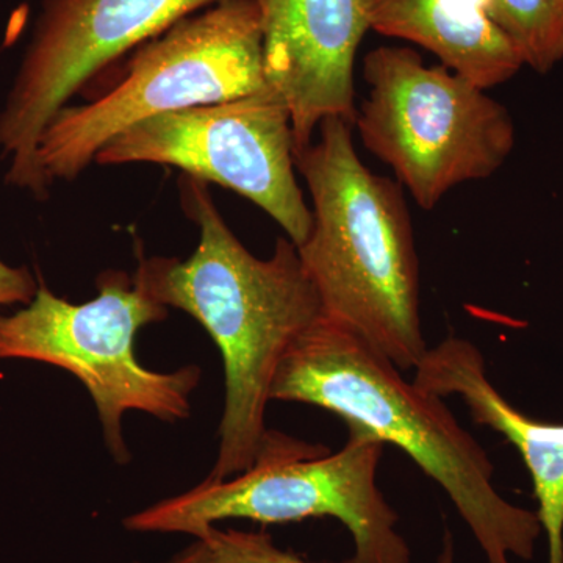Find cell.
Instances as JSON below:
<instances>
[{"label": "cell", "mask_w": 563, "mask_h": 563, "mask_svg": "<svg viewBox=\"0 0 563 563\" xmlns=\"http://www.w3.org/2000/svg\"><path fill=\"white\" fill-rule=\"evenodd\" d=\"M98 285L99 295L84 303H70L40 285L27 307L0 314V358L49 363L74 374L90 391L110 454L128 463L122 417L131 410L168 422L190 417L201 368H144L135 355L136 335L165 320L168 307L125 273H103Z\"/></svg>", "instance_id": "cell-6"}, {"label": "cell", "mask_w": 563, "mask_h": 563, "mask_svg": "<svg viewBox=\"0 0 563 563\" xmlns=\"http://www.w3.org/2000/svg\"><path fill=\"white\" fill-rule=\"evenodd\" d=\"M422 390L457 396L473 421L512 443L531 474L550 563H563V424L533 420L507 401L487 376L483 352L470 340L451 335L429 347L413 369Z\"/></svg>", "instance_id": "cell-11"}, {"label": "cell", "mask_w": 563, "mask_h": 563, "mask_svg": "<svg viewBox=\"0 0 563 563\" xmlns=\"http://www.w3.org/2000/svg\"><path fill=\"white\" fill-rule=\"evenodd\" d=\"M496 27L539 74L563 60V0H485Z\"/></svg>", "instance_id": "cell-13"}, {"label": "cell", "mask_w": 563, "mask_h": 563, "mask_svg": "<svg viewBox=\"0 0 563 563\" xmlns=\"http://www.w3.org/2000/svg\"><path fill=\"white\" fill-rule=\"evenodd\" d=\"M261 14L254 0H224L143 44L120 84L58 111L36 161L47 184L74 180L114 136L140 122L265 90Z\"/></svg>", "instance_id": "cell-5"}, {"label": "cell", "mask_w": 563, "mask_h": 563, "mask_svg": "<svg viewBox=\"0 0 563 563\" xmlns=\"http://www.w3.org/2000/svg\"><path fill=\"white\" fill-rule=\"evenodd\" d=\"M384 448L383 440L352 426L336 453L269 431L246 472L206 479L131 515L124 526L133 532L201 539L218 521L279 525L332 517L346 526L354 542V555L344 563H410L409 547L396 531L398 514L377 485Z\"/></svg>", "instance_id": "cell-4"}, {"label": "cell", "mask_w": 563, "mask_h": 563, "mask_svg": "<svg viewBox=\"0 0 563 563\" xmlns=\"http://www.w3.org/2000/svg\"><path fill=\"white\" fill-rule=\"evenodd\" d=\"M320 139L296 152L312 195V231L299 257L322 314L342 322L401 372L428 351L420 317V263L401 184L369 172L351 124L321 122Z\"/></svg>", "instance_id": "cell-3"}, {"label": "cell", "mask_w": 563, "mask_h": 563, "mask_svg": "<svg viewBox=\"0 0 563 563\" xmlns=\"http://www.w3.org/2000/svg\"><path fill=\"white\" fill-rule=\"evenodd\" d=\"M201 540L209 547V563H307L290 551L276 547L266 532L222 531L211 526ZM437 563H455L450 533Z\"/></svg>", "instance_id": "cell-14"}, {"label": "cell", "mask_w": 563, "mask_h": 563, "mask_svg": "<svg viewBox=\"0 0 563 563\" xmlns=\"http://www.w3.org/2000/svg\"><path fill=\"white\" fill-rule=\"evenodd\" d=\"M140 563V562H133ZM163 563H209V547L201 539H196L195 543L181 550L168 562Z\"/></svg>", "instance_id": "cell-16"}, {"label": "cell", "mask_w": 563, "mask_h": 563, "mask_svg": "<svg viewBox=\"0 0 563 563\" xmlns=\"http://www.w3.org/2000/svg\"><path fill=\"white\" fill-rule=\"evenodd\" d=\"M295 150L290 110L266 87L231 101L150 118L114 136L95 162L155 163L214 181L261 207L301 246L313 218L296 180Z\"/></svg>", "instance_id": "cell-8"}, {"label": "cell", "mask_w": 563, "mask_h": 563, "mask_svg": "<svg viewBox=\"0 0 563 563\" xmlns=\"http://www.w3.org/2000/svg\"><path fill=\"white\" fill-rule=\"evenodd\" d=\"M269 87L291 114L296 152L328 118L354 124V62L369 31L361 0H254Z\"/></svg>", "instance_id": "cell-10"}, {"label": "cell", "mask_w": 563, "mask_h": 563, "mask_svg": "<svg viewBox=\"0 0 563 563\" xmlns=\"http://www.w3.org/2000/svg\"><path fill=\"white\" fill-rule=\"evenodd\" d=\"M369 95L357 111L366 150L390 166L424 210L465 181L488 179L515 146L506 107L410 47H377L363 63Z\"/></svg>", "instance_id": "cell-7"}, {"label": "cell", "mask_w": 563, "mask_h": 563, "mask_svg": "<svg viewBox=\"0 0 563 563\" xmlns=\"http://www.w3.org/2000/svg\"><path fill=\"white\" fill-rule=\"evenodd\" d=\"M224 0H43L31 43L0 109L7 184L47 198L36 151L58 111L92 77L177 22Z\"/></svg>", "instance_id": "cell-9"}, {"label": "cell", "mask_w": 563, "mask_h": 563, "mask_svg": "<svg viewBox=\"0 0 563 563\" xmlns=\"http://www.w3.org/2000/svg\"><path fill=\"white\" fill-rule=\"evenodd\" d=\"M38 285L24 266L13 268L0 261V307L25 303L35 298Z\"/></svg>", "instance_id": "cell-15"}, {"label": "cell", "mask_w": 563, "mask_h": 563, "mask_svg": "<svg viewBox=\"0 0 563 563\" xmlns=\"http://www.w3.org/2000/svg\"><path fill=\"white\" fill-rule=\"evenodd\" d=\"M272 401L320 407L347 428L401 448L450 496L488 563L533 558L543 533L539 517L499 495L484 448L443 398L404 379L395 363L342 322L322 314L292 343Z\"/></svg>", "instance_id": "cell-2"}, {"label": "cell", "mask_w": 563, "mask_h": 563, "mask_svg": "<svg viewBox=\"0 0 563 563\" xmlns=\"http://www.w3.org/2000/svg\"><path fill=\"white\" fill-rule=\"evenodd\" d=\"M206 185L188 176L180 184L181 206L199 228L191 257L147 258L133 279L163 306L191 314L221 352L220 450L207 479L222 481L254 465L269 433L266 407L277 369L320 320L322 306L296 244L280 236L272 257H255L233 235Z\"/></svg>", "instance_id": "cell-1"}, {"label": "cell", "mask_w": 563, "mask_h": 563, "mask_svg": "<svg viewBox=\"0 0 563 563\" xmlns=\"http://www.w3.org/2000/svg\"><path fill=\"white\" fill-rule=\"evenodd\" d=\"M369 29L432 52L483 90L525 65L485 10V0H361Z\"/></svg>", "instance_id": "cell-12"}]
</instances>
